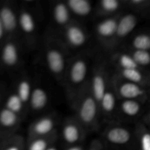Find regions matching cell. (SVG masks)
<instances>
[{
    "instance_id": "5b68a950",
    "label": "cell",
    "mask_w": 150,
    "mask_h": 150,
    "mask_svg": "<svg viewBox=\"0 0 150 150\" xmlns=\"http://www.w3.org/2000/svg\"><path fill=\"white\" fill-rule=\"evenodd\" d=\"M112 76L105 60L97 59L94 62L88 86L90 92L98 103L103 97L111 82Z\"/></svg>"
},
{
    "instance_id": "277c9868",
    "label": "cell",
    "mask_w": 150,
    "mask_h": 150,
    "mask_svg": "<svg viewBox=\"0 0 150 150\" xmlns=\"http://www.w3.org/2000/svg\"><path fill=\"white\" fill-rule=\"evenodd\" d=\"M100 140L106 146L115 149L131 147L136 150L135 127H130L121 122L107 124L101 133Z\"/></svg>"
},
{
    "instance_id": "ba28073f",
    "label": "cell",
    "mask_w": 150,
    "mask_h": 150,
    "mask_svg": "<svg viewBox=\"0 0 150 150\" xmlns=\"http://www.w3.org/2000/svg\"><path fill=\"white\" fill-rule=\"evenodd\" d=\"M37 1H32L26 4L18 13V26L20 30L28 40H31L32 45L36 42L38 33L37 18Z\"/></svg>"
},
{
    "instance_id": "4316f807",
    "label": "cell",
    "mask_w": 150,
    "mask_h": 150,
    "mask_svg": "<svg viewBox=\"0 0 150 150\" xmlns=\"http://www.w3.org/2000/svg\"><path fill=\"white\" fill-rule=\"evenodd\" d=\"M21 115L4 108L0 111V125L5 129H12L20 122Z\"/></svg>"
},
{
    "instance_id": "d6986e66",
    "label": "cell",
    "mask_w": 150,
    "mask_h": 150,
    "mask_svg": "<svg viewBox=\"0 0 150 150\" xmlns=\"http://www.w3.org/2000/svg\"><path fill=\"white\" fill-rule=\"evenodd\" d=\"M65 1L73 17L86 18L94 13L95 6L89 0H67Z\"/></svg>"
},
{
    "instance_id": "1f68e13d",
    "label": "cell",
    "mask_w": 150,
    "mask_h": 150,
    "mask_svg": "<svg viewBox=\"0 0 150 150\" xmlns=\"http://www.w3.org/2000/svg\"><path fill=\"white\" fill-rule=\"evenodd\" d=\"M141 121L144 123V125H146L149 128H150V107L149 109H147L146 111V112L144 113V116L142 117Z\"/></svg>"
},
{
    "instance_id": "d590c367",
    "label": "cell",
    "mask_w": 150,
    "mask_h": 150,
    "mask_svg": "<svg viewBox=\"0 0 150 150\" xmlns=\"http://www.w3.org/2000/svg\"><path fill=\"white\" fill-rule=\"evenodd\" d=\"M142 17L145 18H148V19H150V7L149 8V10H147V11L145 13V14Z\"/></svg>"
},
{
    "instance_id": "f1b7e54d",
    "label": "cell",
    "mask_w": 150,
    "mask_h": 150,
    "mask_svg": "<svg viewBox=\"0 0 150 150\" xmlns=\"http://www.w3.org/2000/svg\"><path fill=\"white\" fill-rule=\"evenodd\" d=\"M130 53L138 65L142 68L150 70V51H135L125 49Z\"/></svg>"
},
{
    "instance_id": "603a6c76",
    "label": "cell",
    "mask_w": 150,
    "mask_h": 150,
    "mask_svg": "<svg viewBox=\"0 0 150 150\" xmlns=\"http://www.w3.org/2000/svg\"><path fill=\"white\" fill-rule=\"evenodd\" d=\"M136 150H150V128L142 121L134 126Z\"/></svg>"
},
{
    "instance_id": "ffe728a7",
    "label": "cell",
    "mask_w": 150,
    "mask_h": 150,
    "mask_svg": "<svg viewBox=\"0 0 150 150\" xmlns=\"http://www.w3.org/2000/svg\"><path fill=\"white\" fill-rule=\"evenodd\" d=\"M111 64L115 67V70H129L140 67L127 51H116L111 57Z\"/></svg>"
},
{
    "instance_id": "4fadbf2b",
    "label": "cell",
    "mask_w": 150,
    "mask_h": 150,
    "mask_svg": "<svg viewBox=\"0 0 150 150\" xmlns=\"http://www.w3.org/2000/svg\"><path fill=\"white\" fill-rule=\"evenodd\" d=\"M119 101L120 99L114 90L112 82H111V84L99 103L103 122H105L107 124L117 122Z\"/></svg>"
},
{
    "instance_id": "8992f818",
    "label": "cell",
    "mask_w": 150,
    "mask_h": 150,
    "mask_svg": "<svg viewBox=\"0 0 150 150\" xmlns=\"http://www.w3.org/2000/svg\"><path fill=\"white\" fill-rule=\"evenodd\" d=\"M57 35L69 51L81 50L89 39L86 28L76 20L59 30V34Z\"/></svg>"
},
{
    "instance_id": "8fae6325",
    "label": "cell",
    "mask_w": 150,
    "mask_h": 150,
    "mask_svg": "<svg viewBox=\"0 0 150 150\" xmlns=\"http://www.w3.org/2000/svg\"><path fill=\"white\" fill-rule=\"evenodd\" d=\"M146 103L135 100H120L117 110V122L121 123L141 121L146 110Z\"/></svg>"
},
{
    "instance_id": "2e32d148",
    "label": "cell",
    "mask_w": 150,
    "mask_h": 150,
    "mask_svg": "<svg viewBox=\"0 0 150 150\" xmlns=\"http://www.w3.org/2000/svg\"><path fill=\"white\" fill-rule=\"evenodd\" d=\"M124 10L123 0H100L95 4L94 13L102 19L118 16Z\"/></svg>"
},
{
    "instance_id": "44dd1931",
    "label": "cell",
    "mask_w": 150,
    "mask_h": 150,
    "mask_svg": "<svg viewBox=\"0 0 150 150\" xmlns=\"http://www.w3.org/2000/svg\"><path fill=\"white\" fill-rule=\"evenodd\" d=\"M128 44L125 49L150 51V31H140L133 33L129 38Z\"/></svg>"
},
{
    "instance_id": "7c38bea8",
    "label": "cell",
    "mask_w": 150,
    "mask_h": 150,
    "mask_svg": "<svg viewBox=\"0 0 150 150\" xmlns=\"http://www.w3.org/2000/svg\"><path fill=\"white\" fill-rule=\"evenodd\" d=\"M58 117L56 114H47L33 121L29 128V139L45 137L57 133Z\"/></svg>"
},
{
    "instance_id": "74e56055",
    "label": "cell",
    "mask_w": 150,
    "mask_h": 150,
    "mask_svg": "<svg viewBox=\"0 0 150 150\" xmlns=\"http://www.w3.org/2000/svg\"><path fill=\"white\" fill-rule=\"evenodd\" d=\"M149 102H150V98H149Z\"/></svg>"
},
{
    "instance_id": "5bb4252c",
    "label": "cell",
    "mask_w": 150,
    "mask_h": 150,
    "mask_svg": "<svg viewBox=\"0 0 150 150\" xmlns=\"http://www.w3.org/2000/svg\"><path fill=\"white\" fill-rule=\"evenodd\" d=\"M139 16L131 12H123L118 18L116 35L117 46L123 41L128 40L137 27Z\"/></svg>"
},
{
    "instance_id": "6da1fadb",
    "label": "cell",
    "mask_w": 150,
    "mask_h": 150,
    "mask_svg": "<svg viewBox=\"0 0 150 150\" xmlns=\"http://www.w3.org/2000/svg\"><path fill=\"white\" fill-rule=\"evenodd\" d=\"M94 62L88 53L80 52L70 58L62 86L70 105L87 88Z\"/></svg>"
},
{
    "instance_id": "8d00e7d4",
    "label": "cell",
    "mask_w": 150,
    "mask_h": 150,
    "mask_svg": "<svg viewBox=\"0 0 150 150\" xmlns=\"http://www.w3.org/2000/svg\"><path fill=\"white\" fill-rule=\"evenodd\" d=\"M47 150H57V149H56V148L54 147V146H51V147H49V148H48V149H47Z\"/></svg>"
},
{
    "instance_id": "7402d4cb",
    "label": "cell",
    "mask_w": 150,
    "mask_h": 150,
    "mask_svg": "<svg viewBox=\"0 0 150 150\" xmlns=\"http://www.w3.org/2000/svg\"><path fill=\"white\" fill-rule=\"evenodd\" d=\"M0 20L5 32L13 33L19 29L18 15H16L9 6H4L0 9Z\"/></svg>"
},
{
    "instance_id": "e575fe53",
    "label": "cell",
    "mask_w": 150,
    "mask_h": 150,
    "mask_svg": "<svg viewBox=\"0 0 150 150\" xmlns=\"http://www.w3.org/2000/svg\"><path fill=\"white\" fill-rule=\"evenodd\" d=\"M67 150H82V149L80 146H68Z\"/></svg>"
},
{
    "instance_id": "30bf717a",
    "label": "cell",
    "mask_w": 150,
    "mask_h": 150,
    "mask_svg": "<svg viewBox=\"0 0 150 150\" xmlns=\"http://www.w3.org/2000/svg\"><path fill=\"white\" fill-rule=\"evenodd\" d=\"M87 131L75 117L65 119L62 123L59 135L68 146H80L86 139Z\"/></svg>"
},
{
    "instance_id": "7a4b0ae2",
    "label": "cell",
    "mask_w": 150,
    "mask_h": 150,
    "mask_svg": "<svg viewBox=\"0 0 150 150\" xmlns=\"http://www.w3.org/2000/svg\"><path fill=\"white\" fill-rule=\"evenodd\" d=\"M43 59L50 74L62 86L66 70L71 57L70 51L57 34H48L43 40Z\"/></svg>"
},
{
    "instance_id": "484cf974",
    "label": "cell",
    "mask_w": 150,
    "mask_h": 150,
    "mask_svg": "<svg viewBox=\"0 0 150 150\" xmlns=\"http://www.w3.org/2000/svg\"><path fill=\"white\" fill-rule=\"evenodd\" d=\"M125 10L143 16L150 7V0H123Z\"/></svg>"
},
{
    "instance_id": "836d02e7",
    "label": "cell",
    "mask_w": 150,
    "mask_h": 150,
    "mask_svg": "<svg viewBox=\"0 0 150 150\" xmlns=\"http://www.w3.org/2000/svg\"><path fill=\"white\" fill-rule=\"evenodd\" d=\"M5 32V30H4V28L3 26L2 23H1V20H0V40L2 38V37L4 36V34Z\"/></svg>"
},
{
    "instance_id": "ac0fdd59",
    "label": "cell",
    "mask_w": 150,
    "mask_h": 150,
    "mask_svg": "<svg viewBox=\"0 0 150 150\" xmlns=\"http://www.w3.org/2000/svg\"><path fill=\"white\" fill-rule=\"evenodd\" d=\"M49 96L46 89L40 84L33 85L28 106L33 113H40L46 109Z\"/></svg>"
},
{
    "instance_id": "4dcf8cb0",
    "label": "cell",
    "mask_w": 150,
    "mask_h": 150,
    "mask_svg": "<svg viewBox=\"0 0 150 150\" xmlns=\"http://www.w3.org/2000/svg\"><path fill=\"white\" fill-rule=\"evenodd\" d=\"M105 146L100 139H94L89 144L86 150H105Z\"/></svg>"
},
{
    "instance_id": "52a82bcc",
    "label": "cell",
    "mask_w": 150,
    "mask_h": 150,
    "mask_svg": "<svg viewBox=\"0 0 150 150\" xmlns=\"http://www.w3.org/2000/svg\"><path fill=\"white\" fill-rule=\"evenodd\" d=\"M111 82L120 100H135L145 103L149 101L150 88L124 80L115 73L112 75Z\"/></svg>"
},
{
    "instance_id": "d4e9b609",
    "label": "cell",
    "mask_w": 150,
    "mask_h": 150,
    "mask_svg": "<svg viewBox=\"0 0 150 150\" xmlns=\"http://www.w3.org/2000/svg\"><path fill=\"white\" fill-rule=\"evenodd\" d=\"M59 133H54L49 136L28 139L27 150H47L54 146L59 138Z\"/></svg>"
},
{
    "instance_id": "e0dca14e",
    "label": "cell",
    "mask_w": 150,
    "mask_h": 150,
    "mask_svg": "<svg viewBox=\"0 0 150 150\" xmlns=\"http://www.w3.org/2000/svg\"><path fill=\"white\" fill-rule=\"evenodd\" d=\"M116 75L124 80L150 88V70L137 67L129 70H116Z\"/></svg>"
},
{
    "instance_id": "3957f363",
    "label": "cell",
    "mask_w": 150,
    "mask_h": 150,
    "mask_svg": "<svg viewBox=\"0 0 150 150\" xmlns=\"http://www.w3.org/2000/svg\"><path fill=\"white\" fill-rule=\"evenodd\" d=\"M71 106L75 111L74 117L87 133L99 130L102 121L99 103L92 95L89 86L78 97Z\"/></svg>"
},
{
    "instance_id": "83f0119b",
    "label": "cell",
    "mask_w": 150,
    "mask_h": 150,
    "mask_svg": "<svg viewBox=\"0 0 150 150\" xmlns=\"http://www.w3.org/2000/svg\"><path fill=\"white\" fill-rule=\"evenodd\" d=\"M32 88H33V85L31 83L30 81L26 78L21 79L20 81L18 83L16 94L18 95L19 98L21 99V100L26 105H28V103H29Z\"/></svg>"
},
{
    "instance_id": "d6a6232c",
    "label": "cell",
    "mask_w": 150,
    "mask_h": 150,
    "mask_svg": "<svg viewBox=\"0 0 150 150\" xmlns=\"http://www.w3.org/2000/svg\"><path fill=\"white\" fill-rule=\"evenodd\" d=\"M23 145L22 143V140H19L17 144L10 145L4 150H23Z\"/></svg>"
},
{
    "instance_id": "cb8c5ba5",
    "label": "cell",
    "mask_w": 150,
    "mask_h": 150,
    "mask_svg": "<svg viewBox=\"0 0 150 150\" xmlns=\"http://www.w3.org/2000/svg\"><path fill=\"white\" fill-rule=\"evenodd\" d=\"M20 59V54L17 45L14 42H7L3 46L1 51V60L7 67L17 65Z\"/></svg>"
},
{
    "instance_id": "f546056e",
    "label": "cell",
    "mask_w": 150,
    "mask_h": 150,
    "mask_svg": "<svg viewBox=\"0 0 150 150\" xmlns=\"http://www.w3.org/2000/svg\"><path fill=\"white\" fill-rule=\"evenodd\" d=\"M25 103L21 100L16 93L12 94L7 98L5 103V107L10 111L21 115L25 107Z\"/></svg>"
},
{
    "instance_id": "9a60e30c",
    "label": "cell",
    "mask_w": 150,
    "mask_h": 150,
    "mask_svg": "<svg viewBox=\"0 0 150 150\" xmlns=\"http://www.w3.org/2000/svg\"><path fill=\"white\" fill-rule=\"evenodd\" d=\"M51 15L56 26L62 29L75 20L65 1H57L51 6Z\"/></svg>"
},
{
    "instance_id": "9c48e42d",
    "label": "cell",
    "mask_w": 150,
    "mask_h": 150,
    "mask_svg": "<svg viewBox=\"0 0 150 150\" xmlns=\"http://www.w3.org/2000/svg\"><path fill=\"white\" fill-rule=\"evenodd\" d=\"M121 14L110 18H102L95 26V33L98 42L108 50L117 48L116 35L118 18Z\"/></svg>"
}]
</instances>
